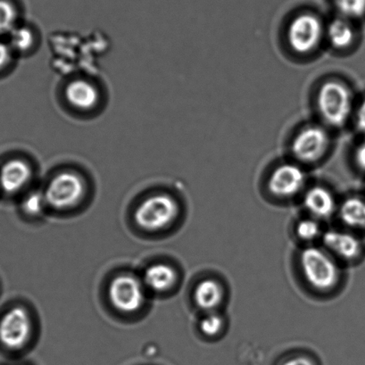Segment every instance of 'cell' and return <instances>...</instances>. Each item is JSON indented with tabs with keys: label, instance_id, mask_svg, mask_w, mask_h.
<instances>
[{
	"label": "cell",
	"instance_id": "20",
	"mask_svg": "<svg viewBox=\"0 0 365 365\" xmlns=\"http://www.w3.org/2000/svg\"><path fill=\"white\" fill-rule=\"evenodd\" d=\"M343 19H360L365 16V0H333Z\"/></svg>",
	"mask_w": 365,
	"mask_h": 365
},
{
	"label": "cell",
	"instance_id": "8",
	"mask_svg": "<svg viewBox=\"0 0 365 365\" xmlns=\"http://www.w3.org/2000/svg\"><path fill=\"white\" fill-rule=\"evenodd\" d=\"M329 136L321 126L312 125L303 129L294 139L292 151L300 161L319 160L328 150Z\"/></svg>",
	"mask_w": 365,
	"mask_h": 365
},
{
	"label": "cell",
	"instance_id": "13",
	"mask_svg": "<svg viewBox=\"0 0 365 365\" xmlns=\"http://www.w3.org/2000/svg\"><path fill=\"white\" fill-rule=\"evenodd\" d=\"M66 101L80 111H91L99 102V92L93 84L84 80L73 81L65 91Z\"/></svg>",
	"mask_w": 365,
	"mask_h": 365
},
{
	"label": "cell",
	"instance_id": "6",
	"mask_svg": "<svg viewBox=\"0 0 365 365\" xmlns=\"http://www.w3.org/2000/svg\"><path fill=\"white\" fill-rule=\"evenodd\" d=\"M322 24L317 16L304 13L297 16L289 24L288 38L289 45L297 53L307 54L314 51L320 43Z\"/></svg>",
	"mask_w": 365,
	"mask_h": 365
},
{
	"label": "cell",
	"instance_id": "7",
	"mask_svg": "<svg viewBox=\"0 0 365 365\" xmlns=\"http://www.w3.org/2000/svg\"><path fill=\"white\" fill-rule=\"evenodd\" d=\"M31 331V319L23 307L12 308L0 321V341L9 349H22Z\"/></svg>",
	"mask_w": 365,
	"mask_h": 365
},
{
	"label": "cell",
	"instance_id": "2",
	"mask_svg": "<svg viewBox=\"0 0 365 365\" xmlns=\"http://www.w3.org/2000/svg\"><path fill=\"white\" fill-rule=\"evenodd\" d=\"M318 108L326 122L333 126H341L352 111V95L345 84L328 81L318 93Z\"/></svg>",
	"mask_w": 365,
	"mask_h": 365
},
{
	"label": "cell",
	"instance_id": "24",
	"mask_svg": "<svg viewBox=\"0 0 365 365\" xmlns=\"http://www.w3.org/2000/svg\"><path fill=\"white\" fill-rule=\"evenodd\" d=\"M13 49L9 44L0 41V71L5 69L11 62Z\"/></svg>",
	"mask_w": 365,
	"mask_h": 365
},
{
	"label": "cell",
	"instance_id": "12",
	"mask_svg": "<svg viewBox=\"0 0 365 365\" xmlns=\"http://www.w3.org/2000/svg\"><path fill=\"white\" fill-rule=\"evenodd\" d=\"M303 204L311 217L319 221L331 218L339 208L331 191L321 186L308 190L304 194Z\"/></svg>",
	"mask_w": 365,
	"mask_h": 365
},
{
	"label": "cell",
	"instance_id": "27",
	"mask_svg": "<svg viewBox=\"0 0 365 365\" xmlns=\"http://www.w3.org/2000/svg\"><path fill=\"white\" fill-rule=\"evenodd\" d=\"M356 162L358 168L365 172V141L358 146L356 151Z\"/></svg>",
	"mask_w": 365,
	"mask_h": 365
},
{
	"label": "cell",
	"instance_id": "25",
	"mask_svg": "<svg viewBox=\"0 0 365 365\" xmlns=\"http://www.w3.org/2000/svg\"><path fill=\"white\" fill-rule=\"evenodd\" d=\"M356 125L358 130L365 135V98L357 110Z\"/></svg>",
	"mask_w": 365,
	"mask_h": 365
},
{
	"label": "cell",
	"instance_id": "3",
	"mask_svg": "<svg viewBox=\"0 0 365 365\" xmlns=\"http://www.w3.org/2000/svg\"><path fill=\"white\" fill-rule=\"evenodd\" d=\"M179 207L172 197L165 194L154 195L145 200L135 212L137 225L148 230L165 228L175 221Z\"/></svg>",
	"mask_w": 365,
	"mask_h": 365
},
{
	"label": "cell",
	"instance_id": "19",
	"mask_svg": "<svg viewBox=\"0 0 365 365\" xmlns=\"http://www.w3.org/2000/svg\"><path fill=\"white\" fill-rule=\"evenodd\" d=\"M9 45L13 51L27 52L34 47V34L33 31L26 26H16L9 34Z\"/></svg>",
	"mask_w": 365,
	"mask_h": 365
},
{
	"label": "cell",
	"instance_id": "14",
	"mask_svg": "<svg viewBox=\"0 0 365 365\" xmlns=\"http://www.w3.org/2000/svg\"><path fill=\"white\" fill-rule=\"evenodd\" d=\"M225 297L221 283L214 279H205L197 285L194 290V300L200 309L210 313L222 304Z\"/></svg>",
	"mask_w": 365,
	"mask_h": 365
},
{
	"label": "cell",
	"instance_id": "11",
	"mask_svg": "<svg viewBox=\"0 0 365 365\" xmlns=\"http://www.w3.org/2000/svg\"><path fill=\"white\" fill-rule=\"evenodd\" d=\"M33 170L22 159H12L0 168V187L6 193L13 194L22 190L30 182Z\"/></svg>",
	"mask_w": 365,
	"mask_h": 365
},
{
	"label": "cell",
	"instance_id": "23",
	"mask_svg": "<svg viewBox=\"0 0 365 365\" xmlns=\"http://www.w3.org/2000/svg\"><path fill=\"white\" fill-rule=\"evenodd\" d=\"M46 205L48 204L44 192L33 191L24 198L23 208L28 215L36 216L44 212Z\"/></svg>",
	"mask_w": 365,
	"mask_h": 365
},
{
	"label": "cell",
	"instance_id": "21",
	"mask_svg": "<svg viewBox=\"0 0 365 365\" xmlns=\"http://www.w3.org/2000/svg\"><path fill=\"white\" fill-rule=\"evenodd\" d=\"M296 232L300 240L307 241V242H312V241L317 240L324 234L322 232V227L319 220L311 217V216L309 218L300 220L297 222Z\"/></svg>",
	"mask_w": 365,
	"mask_h": 365
},
{
	"label": "cell",
	"instance_id": "10",
	"mask_svg": "<svg viewBox=\"0 0 365 365\" xmlns=\"http://www.w3.org/2000/svg\"><path fill=\"white\" fill-rule=\"evenodd\" d=\"M326 250L340 259H356L363 251L361 240L354 234L339 230H329L322 236Z\"/></svg>",
	"mask_w": 365,
	"mask_h": 365
},
{
	"label": "cell",
	"instance_id": "18",
	"mask_svg": "<svg viewBox=\"0 0 365 365\" xmlns=\"http://www.w3.org/2000/svg\"><path fill=\"white\" fill-rule=\"evenodd\" d=\"M17 19L19 11L11 0H0V36L11 34Z\"/></svg>",
	"mask_w": 365,
	"mask_h": 365
},
{
	"label": "cell",
	"instance_id": "1",
	"mask_svg": "<svg viewBox=\"0 0 365 365\" xmlns=\"http://www.w3.org/2000/svg\"><path fill=\"white\" fill-rule=\"evenodd\" d=\"M299 264L307 284L317 292H331L341 278V271L335 258L322 247H304L299 255Z\"/></svg>",
	"mask_w": 365,
	"mask_h": 365
},
{
	"label": "cell",
	"instance_id": "26",
	"mask_svg": "<svg viewBox=\"0 0 365 365\" xmlns=\"http://www.w3.org/2000/svg\"><path fill=\"white\" fill-rule=\"evenodd\" d=\"M282 365H315L313 360L309 357L304 356H297L289 358L286 360Z\"/></svg>",
	"mask_w": 365,
	"mask_h": 365
},
{
	"label": "cell",
	"instance_id": "9",
	"mask_svg": "<svg viewBox=\"0 0 365 365\" xmlns=\"http://www.w3.org/2000/svg\"><path fill=\"white\" fill-rule=\"evenodd\" d=\"M306 175L303 170L292 164H285L274 170L268 187L276 197L289 198L296 196L303 189Z\"/></svg>",
	"mask_w": 365,
	"mask_h": 365
},
{
	"label": "cell",
	"instance_id": "4",
	"mask_svg": "<svg viewBox=\"0 0 365 365\" xmlns=\"http://www.w3.org/2000/svg\"><path fill=\"white\" fill-rule=\"evenodd\" d=\"M85 193L83 178L73 172L58 173L46 187L44 195L48 205L56 209H66L79 203Z\"/></svg>",
	"mask_w": 365,
	"mask_h": 365
},
{
	"label": "cell",
	"instance_id": "5",
	"mask_svg": "<svg viewBox=\"0 0 365 365\" xmlns=\"http://www.w3.org/2000/svg\"><path fill=\"white\" fill-rule=\"evenodd\" d=\"M145 286L132 275H120L113 279L109 297L113 306L123 313H134L145 302Z\"/></svg>",
	"mask_w": 365,
	"mask_h": 365
},
{
	"label": "cell",
	"instance_id": "17",
	"mask_svg": "<svg viewBox=\"0 0 365 365\" xmlns=\"http://www.w3.org/2000/svg\"><path fill=\"white\" fill-rule=\"evenodd\" d=\"M329 40L336 48L349 47L354 41V31L347 19L333 20L328 28Z\"/></svg>",
	"mask_w": 365,
	"mask_h": 365
},
{
	"label": "cell",
	"instance_id": "15",
	"mask_svg": "<svg viewBox=\"0 0 365 365\" xmlns=\"http://www.w3.org/2000/svg\"><path fill=\"white\" fill-rule=\"evenodd\" d=\"M177 274L175 269L168 264L151 265L144 272L143 284L151 292L162 293L175 286Z\"/></svg>",
	"mask_w": 365,
	"mask_h": 365
},
{
	"label": "cell",
	"instance_id": "16",
	"mask_svg": "<svg viewBox=\"0 0 365 365\" xmlns=\"http://www.w3.org/2000/svg\"><path fill=\"white\" fill-rule=\"evenodd\" d=\"M338 212L341 222L349 228H365V200L363 198H346L339 205Z\"/></svg>",
	"mask_w": 365,
	"mask_h": 365
},
{
	"label": "cell",
	"instance_id": "22",
	"mask_svg": "<svg viewBox=\"0 0 365 365\" xmlns=\"http://www.w3.org/2000/svg\"><path fill=\"white\" fill-rule=\"evenodd\" d=\"M225 320L222 314L217 312H210L205 315L200 324V329L202 334L210 336H216L222 332L225 328Z\"/></svg>",
	"mask_w": 365,
	"mask_h": 365
}]
</instances>
